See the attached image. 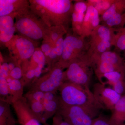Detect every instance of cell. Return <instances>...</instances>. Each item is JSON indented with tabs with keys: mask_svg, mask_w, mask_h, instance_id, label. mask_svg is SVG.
<instances>
[{
	"mask_svg": "<svg viewBox=\"0 0 125 125\" xmlns=\"http://www.w3.org/2000/svg\"><path fill=\"white\" fill-rule=\"evenodd\" d=\"M85 38L69 31L64 39L61 58L57 63L64 69H66L72 61L85 54L89 48V42Z\"/></svg>",
	"mask_w": 125,
	"mask_h": 125,
	"instance_id": "cell-5",
	"label": "cell"
},
{
	"mask_svg": "<svg viewBox=\"0 0 125 125\" xmlns=\"http://www.w3.org/2000/svg\"><path fill=\"white\" fill-rule=\"evenodd\" d=\"M29 6L27 0H0V17L17 14Z\"/></svg>",
	"mask_w": 125,
	"mask_h": 125,
	"instance_id": "cell-12",
	"label": "cell"
},
{
	"mask_svg": "<svg viewBox=\"0 0 125 125\" xmlns=\"http://www.w3.org/2000/svg\"><path fill=\"white\" fill-rule=\"evenodd\" d=\"M16 14L0 17V40L6 45L14 36L16 30L15 22Z\"/></svg>",
	"mask_w": 125,
	"mask_h": 125,
	"instance_id": "cell-10",
	"label": "cell"
},
{
	"mask_svg": "<svg viewBox=\"0 0 125 125\" xmlns=\"http://www.w3.org/2000/svg\"><path fill=\"white\" fill-rule=\"evenodd\" d=\"M31 11L48 28L61 26L69 31L74 4L70 0H30Z\"/></svg>",
	"mask_w": 125,
	"mask_h": 125,
	"instance_id": "cell-1",
	"label": "cell"
},
{
	"mask_svg": "<svg viewBox=\"0 0 125 125\" xmlns=\"http://www.w3.org/2000/svg\"><path fill=\"white\" fill-rule=\"evenodd\" d=\"M92 125H112L109 121V119H107L103 116L97 117L93 121Z\"/></svg>",
	"mask_w": 125,
	"mask_h": 125,
	"instance_id": "cell-34",
	"label": "cell"
},
{
	"mask_svg": "<svg viewBox=\"0 0 125 125\" xmlns=\"http://www.w3.org/2000/svg\"><path fill=\"white\" fill-rule=\"evenodd\" d=\"M43 104L44 106L43 120L45 124L46 123L47 121L49 118L55 115L58 111L61 105L60 97L58 96L55 99L44 102Z\"/></svg>",
	"mask_w": 125,
	"mask_h": 125,
	"instance_id": "cell-19",
	"label": "cell"
},
{
	"mask_svg": "<svg viewBox=\"0 0 125 125\" xmlns=\"http://www.w3.org/2000/svg\"><path fill=\"white\" fill-rule=\"evenodd\" d=\"M9 76L14 79H21L23 78V72L21 66L19 65L16 66L14 69L10 72Z\"/></svg>",
	"mask_w": 125,
	"mask_h": 125,
	"instance_id": "cell-31",
	"label": "cell"
},
{
	"mask_svg": "<svg viewBox=\"0 0 125 125\" xmlns=\"http://www.w3.org/2000/svg\"><path fill=\"white\" fill-rule=\"evenodd\" d=\"M99 16L98 11L94 7L88 6L83 21L82 37L85 38L90 36L94 30L100 25Z\"/></svg>",
	"mask_w": 125,
	"mask_h": 125,
	"instance_id": "cell-11",
	"label": "cell"
},
{
	"mask_svg": "<svg viewBox=\"0 0 125 125\" xmlns=\"http://www.w3.org/2000/svg\"><path fill=\"white\" fill-rule=\"evenodd\" d=\"M10 105L7 102L0 100V125H16Z\"/></svg>",
	"mask_w": 125,
	"mask_h": 125,
	"instance_id": "cell-17",
	"label": "cell"
},
{
	"mask_svg": "<svg viewBox=\"0 0 125 125\" xmlns=\"http://www.w3.org/2000/svg\"><path fill=\"white\" fill-rule=\"evenodd\" d=\"M116 30L103 25L100 24L94 30L90 35V38L100 39L104 42H109L112 45Z\"/></svg>",
	"mask_w": 125,
	"mask_h": 125,
	"instance_id": "cell-16",
	"label": "cell"
},
{
	"mask_svg": "<svg viewBox=\"0 0 125 125\" xmlns=\"http://www.w3.org/2000/svg\"><path fill=\"white\" fill-rule=\"evenodd\" d=\"M101 24L114 29L116 31L125 26V13L114 15Z\"/></svg>",
	"mask_w": 125,
	"mask_h": 125,
	"instance_id": "cell-21",
	"label": "cell"
},
{
	"mask_svg": "<svg viewBox=\"0 0 125 125\" xmlns=\"http://www.w3.org/2000/svg\"><path fill=\"white\" fill-rule=\"evenodd\" d=\"M15 19L16 30L19 35L36 42L44 40L48 28L31 11L30 6L18 13Z\"/></svg>",
	"mask_w": 125,
	"mask_h": 125,
	"instance_id": "cell-3",
	"label": "cell"
},
{
	"mask_svg": "<svg viewBox=\"0 0 125 125\" xmlns=\"http://www.w3.org/2000/svg\"><path fill=\"white\" fill-rule=\"evenodd\" d=\"M68 32L64 27L61 26L48 28L43 41H47L55 46L57 40Z\"/></svg>",
	"mask_w": 125,
	"mask_h": 125,
	"instance_id": "cell-20",
	"label": "cell"
},
{
	"mask_svg": "<svg viewBox=\"0 0 125 125\" xmlns=\"http://www.w3.org/2000/svg\"><path fill=\"white\" fill-rule=\"evenodd\" d=\"M117 93L122 96L125 93V78H122L111 86Z\"/></svg>",
	"mask_w": 125,
	"mask_h": 125,
	"instance_id": "cell-29",
	"label": "cell"
},
{
	"mask_svg": "<svg viewBox=\"0 0 125 125\" xmlns=\"http://www.w3.org/2000/svg\"><path fill=\"white\" fill-rule=\"evenodd\" d=\"M43 125H49V124H48V123H45V124H43Z\"/></svg>",
	"mask_w": 125,
	"mask_h": 125,
	"instance_id": "cell-36",
	"label": "cell"
},
{
	"mask_svg": "<svg viewBox=\"0 0 125 125\" xmlns=\"http://www.w3.org/2000/svg\"><path fill=\"white\" fill-rule=\"evenodd\" d=\"M36 42L23 36L14 35L6 45L13 61L21 66L29 62L36 49Z\"/></svg>",
	"mask_w": 125,
	"mask_h": 125,
	"instance_id": "cell-6",
	"label": "cell"
},
{
	"mask_svg": "<svg viewBox=\"0 0 125 125\" xmlns=\"http://www.w3.org/2000/svg\"><path fill=\"white\" fill-rule=\"evenodd\" d=\"M9 76V68L8 63L4 62L0 63V78L7 79Z\"/></svg>",
	"mask_w": 125,
	"mask_h": 125,
	"instance_id": "cell-33",
	"label": "cell"
},
{
	"mask_svg": "<svg viewBox=\"0 0 125 125\" xmlns=\"http://www.w3.org/2000/svg\"><path fill=\"white\" fill-rule=\"evenodd\" d=\"M109 120L112 125H123L125 122V94L122 96L111 111Z\"/></svg>",
	"mask_w": 125,
	"mask_h": 125,
	"instance_id": "cell-14",
	"label": "cell"
},
{
	"mask_svg": "<svg viewBox=\"0 0 125 125\" xmlns=\"http://www.w3.org/2000/svg\"><path fill=\"white\" fill-rule=\"evenodd\" d=\"M88 7L86 1L76 0L74 4L73 11L76 13H85Z\"/></svg>",
	"mask_w": 125,
	"mask_h": 125,
	"instance_id": "cell-30",
	"label": "cell"
},
{
	"mask_svg": "<svg viewBox=\"0 0 125 125\" xmlns=\"http://www.w3.org/2000/svg\"><path fill=\"white\" fill-rule=\"evenodd\" d=\"M92 92L95 98L103 108L111 111L122 96L111 87H107L100 83L94 84Z\"/></svg>",
	"mask_w": 125,
	"mask_h": 125,
	"instance_id": "cell-9",
	"label": "cell"
},
{
	"mask_svg": "<svg viewBox=\"0 0 125 125\" xmlns=\"http://www.w3.org/2000/svg\"><path fill=\"white\" fill-rule=\"evenodd\" d=\"M30 109L38 120L40 123L44 124L43 115L44 106L43 103L37 101H27Z\"/></svg>",
	"mask_w": 125,
	"mask_h": 125,
	"instance_id": "cell-25",
	"label": "cell"
},
{
	"mask_svg": "<svg viewBox=\"0 0 125 125\" xmlns=\"http://www.w3.org/2000/svg\"><path fill=\"white\" fill-rule=\"evenodd\" d=\"M45 93L42 91H29L24 96L27 101H37L43 103Z\"/></svg>",
	"mask_w": 125,
	"mask_h": 125,
	"instance_id": "cell-28",
	"label": "cell"
},
{
	"mask_svg": "<svg viewBox=\"0 0 125 125\" xmlns=\"http://www.w3.org/2000/svg\"><path fill=\"white\" fill-rule=\"evenodd\" d=\"M57 113L72 125H92L97 117L88 110L79 106L62 104Z\"/></svg>",
	"mask_w": 125,
	"mask_h": 125,
	"instance_id": "cell-8",
	"label": "cell"
},
{
	"mask_svg": "<svg viewBox=\"0 0 125 125\" xmlns=\"http://www.w3.org/2000/svg\"><path fill=\"white\" fill-rule=\"evenodd\" d=\"M52 125H72L70 123L64 120L61 116L57 113L54 116Z\"/></svg>",
	"mask_w": 125,
	"mask_h": 125,
	"instance_id": "cell-32",
	"label": "cell"
},
{
	"mask_svg": "<svg viewBox=\"0 0 125 125\" xmlns=\"http://www.w3.org/2000/svg\"><path fill=\"white\" fill-rule=\"evenodd\" d=\"M91 61L93 64V67L94 64L96 62L101 61L107 62L119 68L125 70V63L123 62L122 58L116 52L107 51L92 59Z\"/></svg>",
	"mask_w": 125,
	"mask_h": 125,
	"instance_id": "cell-15",
	"label": "cell"
},
{
	"mask_svg": "<svg viewBox=\"0 0 125 125\" xmlns=\"http://www.w3.org/2000/svg\"><path fill=\"white\" fill-rule=\"evenodd\" d=\"M112 45L115 47L117 52L125 50V26L116 30Z\"/></svg>",
	"mask_w": 125,
	"mask_h": 125,
	"instance_id": "cell-24",
	"label": "cell"
},
{
	"mask_svg": "<svg viewBox=\"0 0 125 125\" xmlns=\"http://www.w3.org/2000/svg\"><path fill=\"white\" fill-rule=\"evenodd\" d=\"M0 100L10 104L8 82L4 78H0Z\"/></svg>",
	"mask_w": 125,
	"mask_h": 125,
	"instance_id": "cell-27",
	"label": "cell"
},
{
	"mask_svg": "<svg viewBox=\"0 0 125 125\" xmlns=\"http://www.w3.org/2000/svg\"></svg>",
	"mask_w": 125,
	"mask_h": 125,
	"instance_id": "cell-37",
	"label": "cell"
},
{
	"mask_svg": "<svg viewBox=\"0 0 125 125\" xmlns=\"http://www.w3.org/2000/svg\"><path fill=\"white\" fill-rule=\"evenodd\" d=\"M125 13V0H115L108 10L100 16L101 23L106 21L114 15Z\"/></svg>",
	"mask_w": 125,
	"mask_h": 125,
	"instance_id": "cell-18",
	"label": "cell"
},
{
	"mask_svg": "<svg viewBox=\"0 0 125 125\" xmlns=\"http://www.w3.org/2000/svg\"><path fill=\"white\" fill-rule=\"evenodd\" d=\"M64 70L56 63L46 74L39 78L30 87L29 91L57 93L65 82Z\"/></svg>",
	"mask_w": 125,
	"mask_h": 125,
	"instance_id": "cell-7",
	"label": "cell"
},
{
	"mask_svg": "<svg viewBox=\"0 0 125 125\" xmlns=\"http://www.w3.org/2000/svg\"><path fill=\"white\" fill-rule=\"evenodd\" d=\"M125 78V73L124 72L118 71H114L108 72L104 74L102 79V83L104 78L106 79V81L104 82V84L108 85L111 86L114 83H116L118 81L122 78Z\"/></svg>",
	"mask_w": 125,
	"mask_h": 125,
	"instance_id": "cell-26",
	"label": "cell"
},
{
	"mask_svg": "<svg viewBox=\"0 0 125 125\" xmlns=\"http://www.w3.org/2000/svg\"><path fill=\"white\" fill-rule=\"evenodd\" d=\"M87 52L70 63L64 71L65 81L89 87L93 67Z\"/></svg>",
	"mask_w": 125,
	"mask_h": 125,
	"instance_id": "cell-4",
	"label": "cell"
},
{
	"mask_svg": "<svg viewBox=\"0 0 125 125\" xmlns=\"http://www.w3.org/2000/svg\"><path fill=\"white\" fill-rule=\"evenodd\" d=\"M46 64V60L45 54L41 49L36 48L30 61L29 66L34 69L37 67L42 70Z\"/></svg>",
	"mask_w": 125,
	"mask_h": 125,
	"instance_id": "cell-22",
	"label": "cell"
},
{
	"mask_svg": "<svg viewBox=\"0 0 125 125\" xmlns=\"http://www.w3.org/2000/svg\"><path fill=\"white\" fill-rule=\"evenodd\" d=\"M10 105L24 97V84L21 80L14 79L10 76L7 78Z\"/></svg>",
	"mask_w": 125,
	"mask_h": 125,
	"instance_id": "cell-13",
	"label": "cell"
},
{
	"mask_svg": "<svg viewBox=\"0 0 125 125\" xmlns=\"http://www.w3.org/2000/svg\"><path fill=\"white\" fill-rule=\"evenodd\" d=\"M58 91L61 103L63 105L81 107L97 117L103 109L89 87L65 81Z\"/></svg>",
	"mask_w": 125,
	"mask_h": 125,
	"instance_id": "cell-2",
	"label": "cell"
},
{
	"mask_svg": "<svg viewBox=\"0 0 125 125\" xmlns=\"http://www.w3.org/2000/svg\"><path fill=\"white\" fill-rule=\"evenodd\" d=\"M115 0H88L87 2L88 6H93L98 11L99 15L102 16L105 13Z\"/></svg>",
	"mask_w": 125,
	"mask_h": 125,
	"instance_id": "cell-23",
	"label": "cell"
},
{
	"mask_svg": "<svg viewBox=\"0 0 125 125\" xmlns=\"http://www.w3.org/2000/svg\"><path fill=\"white\" fill-rule=\"evenodd\" d=\"M54 46V45L49 42L43 41L42 44L41 45L40 49L43 53H44L51 50L52 48Z\"/></svg>",
	"mask_w": 125,
	"mask_h": 125,
	"instance_id": "cell-35",
	"label": "cell"
}]
</instances>
